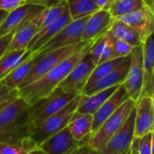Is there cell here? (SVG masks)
I'll list each match as a JSON object with an SVG mask.
<instances>
[{
	"label": "cell",
	"instance_id": "obj_16",
	"mask_svg": "<svg viewBox=\"0 0 154 154\" xmlns=\"http://www.w3.org/2000/svg\"><path fill=\"white\" fill-rule=\"evenodd\" d=\"M114 19L109 10L104 9H100L90 16L83 34V41L97 40L104 35L110 30Z\"/></svg>",
	"mask_w": 154,
	"mask_h": 154
},
{
	"label": "cell",
	"instance_id": "obj_38",
	"mask_svg": "<svg viewBox=\"0 0 154 154\" xmlns=\"http://www.w3.org/2000/svg\"><path fill=\"white\" fill-rule=\"evenodd\" d=\"M13 35H14V33H11V34H8L7 35L0 37V58L6 54V52L11 43Z\"/></svg>",
	"mask_w": 154,
	"mask_h": 154
},
{
	"label": "cell",
	"instance_id": "obj_20",
	"mask_svg": "<svg viewBox=\"0 0 154 154\" xmlns=\"http://www.w3.org/2000/svg\"><path fill=\"white\" fill-rule=\"evenodd\" d=\"M38 31V26L30 18L14 33L13 38L7 52L27 49L29 44L31 43V41L33 40V38L35 37Z\"/></svg>",
	"mask_w": 154,
	"mask_h": 154
},
{
	"label": "cell",
	"instance_id": "obj_24",
	"mask_svg": "<svg viewBox=\"0 0 154 154\" xmlns=\"http://www.w3.org/2000/svg\"><path fill=\"white\" fill-rule=\"evenodd\" d=\"M109 32L114 37L121 39L134 47L143 44L140 34L133 27L120 19H114Z\"/></svg>",
	"mask_w": 154,
	"mask_h": 154
},
{
	"label": "cell",
	"instance_id": "obj_5",
	"mask_svg": "<svg viewBox=\"0 0 154 154\" xmlns=\"http://www.w3.org/2000/svg\"><path fill=\"white\" fill-rule=\"evenodd\" d=\"M81 101L82 94L77 95L65 107L37 125L32 134V139L39 146L49 137L67 127L72 115L77 111Z\"/></svg>",
	"mask_w": 154,
	"mask_h": 154
},
{
	"label": "cell",
	"instance_id": "obj_42",
	"mask_svg": "<svg viewBox=\"0 0 154 154\" xmlns=\"http://www.w3.org/2000/svg\"><path fill=\"white\" fill-rule=\"evenodd\" d=\"M8 15V12L4 11V10H0V24L4 21V19L7 17Z\"/></svg>",
	"mask_w": 154,
	"mask_h": 154
},
{
	"label": "cell",
	"instance_id": "obj_15",
	"mask_svg": "<svg viewBox=\"0 0 154 154\" xmlns=\"http://www.w3.org/2000/svg\"><path fill=\"white\" fill-rule=\"evenodd\" d=\"M127 99H129V95H128V93L122 84L114 92V94L93 114L94 121H93L92 134L94 133L103 125V123L112 114H113L115 112V111Z\"/></svg>",
	"mask_w": 154,
	"mask_h": 154
},
{
	"label": "cell",
	"instance_id": "obj_45",
	"mask_svg": "<svg viewBox=\"0 0 154 154\" xmlns=\"http://www.w3.org/2000/svg\"><path fill=\"white\" fill-rule=\"evenodd\" d=\"M153 102H154V95H153Z\"/></svg>",
	"mask_w": 154,
	"mask_h": 154
},
{
	"label": "cell",
	"instance_id": "obj_23",
	"mask_svg": "<svg viewBox=\"0 0 154 154\" xmlns=\"http://www.w3.org/2000/svg\"><path fill=\"white\" fill-rule=\"evenodd\" d=\"M35 54H36V52L27 49L6 52V54L0 58V81H2L16 67Z\"/></svg>",
	"mask_w": 154,
	"mask_h": 154
},
{
	"label": "cell",
	"instance_id": "obj_34",
	"mask_svg": "<svg viewBox=\"0 0 154 154\" xmlns=\"http://www.w3.org/2000/svg\"><path fill=\"white\" fill-rule=\"evenodd\" d=\"M91 136H92V134H90L85 139L81 140L78 145L75 146L72 149H71L67 154H101V152L99 150L91 148L87 144Z\"/></svg>",
	"mask_w": 154,
	"mask_h": 154
},
{
	"label": "cell",
	"instance_id": "obj_18",
	"mask_svg": "<svg viewBox=\"0 0 154 154\" xmlns=\"http://www.w3.org/2000/svg\"><path fill=\"white\" fill-rule=\"evenodd\" d=\"M144 80L141 96L154 95V33L143 43Z\"/></svg>",
	"mask_w": 154,
	"mask_h": 154
},
{
	"label": "cell",
	"instance_id": "obj_47",
	"mask_svg": "<svg viewBox=\"0 0 154 154\" xmlns=\"http://www.w3.org/2000/svg\"><path fill=\"white\" fill-rule=\"evenodd\" d=\"M0 154H1V152H0Z\"/></svg>",
	"mask_w": 154,
	"mask_h": 154
},
{
	"label": "cell",
	"instance_id": "obj_26",
	"mask_svg": "<svg viewBox=\"0 0 154 154\" xmlns=\"http://www.w3.org/2000/svg\"><path fill=\"white\" fill-rule=\"evenodd\" d=\"M38 53L36 52V54H35L34 55L24 61L21 64L16 67L7 77H5L2 80V82L6 85H8L11 90L18 89L19 85L22 84V82L25 80V78L31 71L32 67L34 66L35 63V56Z\"/></svg>",
	"mask_w": 154,
	"mask_h": 154
},
{
	"label": "cell",
	"instance_id": "obj_44",
	"mask_svg": "<svg viewBox=\"0 0 154 154\" xmlns=\"http://www.w3.org/2000/svg\"><path fill=\"white\" fill-rule=\"evenodd\" d=\"M151 146H152V154H154V128L151 131Z\"/></svg>",
	"mask_w": 154,
	"mask_h": 154
},
{
	"label": "cell",
	"instance_id": "obj_30",
	"mask_svg": "<svg viewBox=\"0 0 154 154\" xmlns=\"http://www.w3.org/2000/svg\"><path fill=\"white\" fill-rule=\"evenodd\" d=\"M38 145L31 138L23 145H14L0 142V152L1 154H24L25 152L37 147Z\"/></svg>",
	"mask_w": 154,
	"mask_h": 154
},
{
	"label": "cell",
	"instance_id": "obj_22",
	"mask_svg": "<svg viewBox=\"0 0 154 154\" xmlns=\"http://www.w3.org/2000/svg\"><path fill=\"white\" fill-rule=\"evenodd\" d=\"M93 121V114L75 112L68 124V128L72 137L77 141H81L92 134Z\"/></svg>",
	"mask_w": 154,
	"mask_h": 154
},
{
	"label": "cell",
	"instance_id": "obj_17",
	"mask_svg": "<svg viewBox=\"0 0 154 154\" xmlns=\"http://www.w3.org/2000/svg\"><path fill=\"white\" fill-rule=\"evenodd\" d=\"M79 142L72 137L67 126L49 137L39 146L47 154H67Z\"/></svg>",
	"mask_w": 154,
	"mask_h": 154
},
{
	"label": "cell",
	"instance_id": "obj_9",
	"mask_svg": "<svg viewBox=\"0 0 154 154\" xmlns=\"http://www.w3.org/2000/svg\"><path fill=\"white\" fill-rule=\"evenodd\" d=\"M96 65L97 63L88 53L75 65V67L71 71L68 76L59 85L58 87L68 93L81 94Z\"/></svg>",
	"mask_w": 154,
	"mask_h": 154
},
{
	"label": "cell",
	"instance_id": "obj_12",
	"mask_svg": "<svg viewBox=\"0 0 154 154\" xmlns=\"http://www.w3.org/2000/svg\"><path fill=\"white\" fill-rule=\"evenodd\" d=\"M130 62H131L130 55L124 57L123 60L120 63V64L113 71H112L110 73L104 76L103 78L96 81L93 85L85 87L81 94L85 95V96H90L103 90L123 84L128 73Z\"/></svg>",
	"mask_w": 154,
	"mask_h": 154
},
{
	"label": "cell",
	"instance_id": "obj_6",
	"mask_svg": "<svg viewBox=\"0 0 154 154\" xmlns=\"http://www.w3.org/2000/svg\"><path fill=\"white\" fill-rule=\"evenodd\" d=\"M78 94L68 93L57 87L48 96L37 101L30 106L32 120L35 125H39L50 116L54 115L68 103H70Z\"/></svg>",
	"mask_w": 154,
	"mask_h": 154
},
{
	"label": "cell",
	"instance_id": "obj_31",
	"mask_svg": "<svg viewBox=\"0 0 154 154\" xmlns=\"http://www.w3.org/2000/svg\"><path fill=\"white\" fill-rule=\"evenodd\" d=\"M108 33L110 35V37H111V40L112 43V46H113V50H114V54H115L116 58L129 56L131 54L134 46H132L131 45H130V44H128V43H126L121 39L114 37L113 35H112L110 34V32H108Z\"/></svg>",
	"mask_w": 154,
	"mask_h": 154
},
{
	"label": "cell",
	"instance_id": "obj_40",
	"mask_svg": "<svg viewBox=\"0 0 154 154\" xmlns=\"http://www.w3.org/2000/svg\"><path fill=\"white\" fill-rule=\"evenodd\" d=\"M13 90H11L8 85H6L2 81H0V99L8 96Z\"/></svg>",
	"mask_w": 154,
	"mask_h": 154
},
{
	"label": "cell",
	"instance_id": "obj_36",
	"mask_svg": "<svg viewBox=\"0 0 154 154\" xmlns=\"http://www.w3.org/2000/svg\"><path fill=\"white\" fill-rule=\"evenodd\" d=\"M63 2H66V0H26V3L28 4L38 5L44 8L53 7V6H55Z\"/></svg>",
	"mask_w": 154,
	"mask_h": 154
},
{
	"label": "cell",
	"instance_id": "obj_19",
	"mask_svg": "<svg viewBox=\"0 0 154 154\" xmlns=\"http://www.w3.org/2000/svg\"><path fill=\"white\" fill-rule=\"evenodd\" d=\"M72 21L69 10L67 9L63 15L55 22L49 25L48 26L39 30L37 34L35 35L33 40L28 45L27 50L37 52L39 49H41L47 42H49L53 37H54L65 26H67L69 23Z\"/></svg>",
	"mask_w": 154,
	"mask_h": 154
},
{
	"label": "cell",
	"instance_id": "obj_37",
	"mask_svg": "<svg viewBox=\"0 0 154 154\" xmlns=\"http://www.w3.org/2000/svg\"><path fill=\"white\" fill-rule=\"evenodd\" d=\"M19 90L18 89H15L13 90L8 96L0 99V112H1L5 107H7L11 102H13L15 99H17V97H19Z\"/></svg>",
	"mask_w": 154,
	"mask_h": 154
},
{
	"label": "cell",
	"instance_id": "obj_35",
	"mask_svg": "<svg viewBox=\"0 0 154 154\" xmlns=\"http://www.w3.org/2000/svg\"><path fill=\"white\" fill-rule=\"evenodd\" d=\"M107 34H108V41H107L105 48H104V50H103V52L102 54V56L100 58L99 63H102L103 62H107V61H110V60H112V59L116 58L115 54H114V50H113V46H112V43L111 37H110V35H109V33H107Z\"/></svg>",
	"mask_w": 154,
	"mask_h": 154
},
{
	"label": "cell",
	"instance_id": "obj_32",
	"mask_svg": "<svg viewBox=\"0 0 154 154\" xmlns=\"http://www.w3.org/2000/svg\"><path fill=\"white\" fill-rule=\"evenodd\" d=\"M108 33V32H107ZM105 34L104 35L101 36L100 38H98L91 46L89 54H91V56L93 57V59L94 60V62L98 64L100 58L102 56V54L105 48V45L107 44L108 41V34Z\"/></svg>",
	"mask_w": 154,
	"mask_h": 154
},
{
	"label": "cell",
	"instance_id": "obj_27",
	"mask_svg": "<svg viewBox=\"0 0 154 154\" xmlns=\"http://www.w3.org/2000/svg\"><path fill=\"white\" fill-rule=\"evenodd\" d=\"M66 4L72 20L90 17L100 10L94 0H66Z\"/></svg>",
	"mask_w": 154,
	"mask_h": 154
},
{
	"label": "cell",
	"instance_id": "obj_2",
	"mask_svg": "<svg viewBox=\"0 0 154 154\" xmlns=\"http://www.w3.org/2000/svg\"><path fill=\"white\" fill-rule=\"evenodd\" d=\"M95 41H93L85 48L77 51L66 58L33 84L20 89V96L23 97L30 105L48 96L66 78L75 65L89 53L91 46Z\"/></svg>",
	"mask_w": 154,
	"mask_h": 154
},
{
	"label": "cell",
	"instance_id": "obj_29",
	"mask_svg": "<svg viewBox=\"0 0 154 154\" xmlns=\"http://www.w3.org/2000/svg\"><path fill=\"white\" fill-rule=\"evenodd\" d=\"M123 58L124 57L115 58V59H112V60L103 62L102 63L97 64L96 67L94 68V70L93 71L91 76H90L86 86H89V85H93L94 83H95L96 81L103 78L104 76H106L108 73H110L112 71H113L120 64V63L123 60Z\"/></svg>",
	"mask_w": 154,
	"mask_h": 154
},
{
	"label": "cell",
	"instance_id": "obj_10",
	"mask_svg": "<svg viewBox=\"0 0 154 154\" xmlns=\"http://www.w3.org/2000/svg\"><path fill=\"white\" fill-rule=\"evenodd\" d=\"M136 106L121 129L110 139L100 151L101 154H123L131 148L134 140Z\"/></svg>",
	"mask_w": 154,
	"mask_h": 154
},
{
	"label": "cell",
	"instance_id": "obj_1",
	"mask_svg": "<svg viewBox=\"0 0 154 154\" xmlns=\"http://www.w3.org/2000/svg\"><path fill=\"white\" fill-rule=\"evenodd\" d=\"M30 106L19 96L0 112V142L23 145L32 138L35 125Z\"/></svg>",
	"mask_w": 154,
	"mask_h": 154
},
{
	"label": "cell",
	"instance_id": "obj_7",
	"mask_svg": "<svg viewBox=\"0 0 154 154\" xmlns=\"http://www.w3.org/2000/svg\"><path fill=\"white\" fill-rule=\"evenodd\" d=\"M90 17L72 20L65 26L54 37L47 42L41 49L37 51L38 54H45L54 50L78 44L83 41V34Z\"/></svg>",
	"mask_w": 154,
	"mask_h": 154
},
{
	"label": "cell",
	"instance_id": "obj_43",
	"mask_svg": "<svg viewBox=\"0 0 154 154\" xmlns=\"http://www.w3.org/2000/svg\"><path fill=\"white\" fill-rule=\"evenodd\" d=\"M145 2L151 8V10L154 14V0H145Z\"/></svg>",
	"mask_w": 154,
	"mask_h": 154
},
{
	"label": "cell",
	"instance_id": "obj_13",
	"mask_svg": "<svg viewBox=\"0 0 154 154\" xmlns=\"http://www.w3.org/2000/svg\"><path fill=\"white\" fill-rule=\"evenodd\" d=\"M43 8L44 7L27 3L8 13L4 21L0 24V37L15 33L25 22L33 17Z\"/></svg>",
	"mask_w": 154,
	"mask_h": 154
},
{
	"label": "cell",
	"instance_id": "obj_21",
	"mask_svg": "<svg viewBox=\"0 0 154 154\" xmlns=\"http://www.w3.org/2000/svg\"><path fill=\"white\" fill-rule=\"evenodd\" d=\"M120 85L112 86L111 88L103 90L90 96H85L82 94V101L76 112L81 113L94 114L114 94V92L119 88Z\"/></svg>",
	"mask_w": 154,
	"mask_h": 154
},
{
	"label": "cell",
	"instance_id": "obj_11",
	"mask_svg": "<svg viewBox=\"0 0 154 154\" xmlns=\"http://www.w3.org/2000/svg\"><path fill=\"white\" fill-rule=\"evenodd\" d=\"M154 128V102L151 96H141L136 102L134 137L140 138Z\"/></svg>",
	"mask_w": 154,
	"mask_h": 154
},
{
	"label": "cell",
	"instance_id": "obj_4",
	"mask_svg": "<svg viewBox=\"0 0 154 154\" xmlns=\"http://www.w3.org/2000/svg\"><path fill=\"white\" fill-rule=\"evenodd\" d=\"M135 106L136 101L131 98L127 99L115 111V112L112 114L94 133L92 134L87 144L91 148L101 151L110 139L124 124Z\"/></svg>",
	"mask_w": 154,
	"mask_h": 154
},
{
	"label": "cell",
	"instance_id": "obj_8",
	"mask_svg": "<svg viewBox=\"0 0 154 154\" xmlns=\"http://www.w3.org/2000/svg\"><path fill=\"white\" fill-rule=\"evenodd\" d=\"M130 57V66L123 85L128 93L129 98L137 102L140 97L144 80L143 44L135 46Z\"/></svg>",
	"mask_w": 154,
	"mask_h": 154
},
{
	"label": "cell",
	"instance_id": "obj_3",
	"mask_svg": "<svg viewBox=\"0 0 154 154\" xmlns=\"http://www.w3.org/2000/svg\"><path fill=\"white\" fill-rule=\"evenodd\" d=\"M95 40H88V41H82L78 44L68 45L65 47H62L52 52H49L45 54H37L35 56V63L32 67L31 71L29 72L28 75L19 85L18 90L25 88L26 86L33 84L42 76H44L46 72L52 70L54 67L58 65L60 63L64 61L66 58L79 51L85 46H87L90 43Z\"/></svg>",
	"mask_w": 154,
	"mask_h": 154
},
{
	"label": "cell",
	"instance_id": "obj_14",
	"mask_svg": "<svg viewBox=\"0 0 154 154\" xmlns=\"http://www.w3.org/2000/svg\"><path fill=\"white\" fill-rule=\"evenodd\" d=\"M118 19L133 27L140 34L143 43L154 33V14L148 5Z\"/></svg>",
	"mask_w": 154,
	"mask_h": 154
},
{
	"label": "cell",
	"instance_id": "obj_39",
	"mask_svg": "<svg viewBox=\"0 0 154 154\" xmlns=\"http://www.w3.org/2000/svg\"><path fill=\"white\" fill-rule=\"evenodd\" d=\"M113 1L114 0H94V2L98 6V8L100 9L104 10H109Z\"/></svg>",
	"mask_w": 154,
	"mask_h": 154
},
{
	"label": "cell",
	"instance_id": "obj_46",
	"mask_svg": "<svg viewBox=\"0 0 154 154\" xmlns=\"http://www.w3.org/2000/svg\"><path fill=\"white\" fill-rule=\"evenodd\" d=\"M123 154H126V152H125V153H123Z\"/></svg>",
	"mask_w": 154,
	"mask_h": 154
},
{
	"label": "cell",
	"instance_id": "obj_33",
	"mask_svg": "<svg viewBox=\"0 0 154 154\" xmlns=\"http://www.w3.org/2000/svg\"><path fill=\"white\" fill-rule=\"evenodd\" d=\"M132 143L136 146L139 154H152L151 132H149L140 138H134Z\"/></svg>",
	"mask_w": 154,
	"mask_h": 154
},
{
	"label": "cell",
	"instance_id": "obj_28",
	"mask_svg": "<svg viewBox=\"0 0 154 154\" xmlns=\"http://www.w3.org/2000/svg\"><path fill=\"white\" fill-rule=\"evenodd\" d=\"M146 5L145 0H114L109 12L113 18L118 19L121 17L129 15L142 8Z\"/></svg>",
	"mask_w": 154,
	"mask_h": 154
},
{
	"label": "cell",
	"instance_id": "obj_41",
	"mask_svg": "<svg viewBox=\"0 0 154 154\" xmlns=\"http://www.w3.org/2000/svg\"><path fill=\"white\" fill-rule=\"evenodd\" d=\"M24 154H47V153L45 150H43L40 148V146H37V147H35V148H34V149L26 151V152H25Z\"/></svg>",
	"mask_w": 154,
	"mask_h": 154
},
{
	"label": "cell",
	"instance_id": "obj_25",
	"mask_svg": "<svg viewBox=\"0 0 154 154\" xmlns=\"http://www.w3.org/2000/svg\"><path fill=\"white\" fill-rule=\"evenodd\" d=\"M67 9L68 7L66 2L49 8H44L40 12L31 17V20L35 22L38 26L39 30H41L58 20Z\"/></svg>",
	"mask_w": 154,
	"mask_h": 154
}]
</instances>
